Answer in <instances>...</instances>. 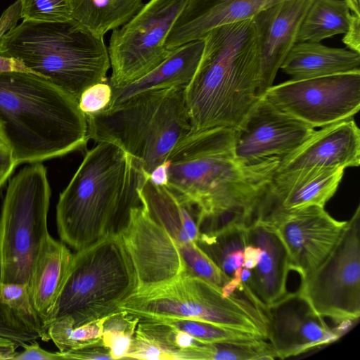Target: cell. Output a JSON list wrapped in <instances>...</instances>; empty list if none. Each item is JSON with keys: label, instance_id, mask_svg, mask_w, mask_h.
<instances>
[{"label": "cell", "instance_id": "obj_42", "mask_svg": "<svg viewBox=\"0 0 360 360\" xmlns=\"http://www.w3.org/2000/svg\"><path fill=\"white\" fill-rule=\"evenodd\" d=\"M17 165L18 163L11 150L8 148H0V188Z\"/></svg>", "mask_w": 360, "mask_h": 360}, {"label": "cell", "instance_id": "obj_4", "mask_svg": "<svg viewBox=\"0 0 360 360\" xmlns=\"http://www.w3.org/2000/svg\"><path fill=\"white\" fill-rule=\"evenodd\" d=\"M202 39L200 60L184 91L191 131L235 129L259 96L253 18L215 27Z\"/></svg>", "mask_w": 360, "mask_h": 360}, {"label": "cell", "instance_id": "obj_14", "mask_svg": "<svg viewBox=\"0 0 360 360\" xmlns=\"http://www.w3.org/2000/svg\"><path fill=\"white\" fill-rule=\"evenodd\" d=\"M314 131L311 126L278 109L259 96L233 129V150L246 165L282 158L296 149Z\"/></svg>", "mask_w": 360, "mask_h": 360}, {"label": "cell", "instance_id": "obj_12", "mask_svg": "<svg viewBox=\"0 0 360 360\" xmlns=\"http://www.w3.org/2000/svg\"><path fill=\"white\" fill-rule=\"evenodd\" d=\"M281 111L315 127L350 119L360 109V71L290 79L262 95Z\"/></svg>", "mask_w": 360, "mask_h": 360}, {"label": "cell", "instance_id": "obj_5", "mask_svg": "<svg viewBox=\"0 0 360 360\" xmlns=\"http://www.w3.org/2000/svg\"><path fill=\"white\" fill-rule=\"evenodd\" d=\"M0 55L18 59L77 101L89 86L107 81L110 68L104 37L74 18L22 20L1 37Z\"/></svg>", "mask_w": 360, "mask_h": 360}, {"label": "cell", "instance_id": "obj_41", "mask_svg": "<svg viewBox=\"0 0 360 360\" xmlns=\"http://www.w3.org/2000/svg\"><path fill=\"white\" fill-rule=\"evenodd\" d=\"M342 42L347 48L360 53V16L352 13V19Z\"/></svg>", "mask_w": 360, "mask_h": 360}, {"label": "cell", "instance_id": "obj_2", "mask_svg": "<svg viewBox=\"0 0 360 360\" xmlns=\"http://www.w3.org/2000/svg\"><path fill=\"white\" fill-rule=\"evenodd\" d=\"M141 165L117 146L98 142L88 150L56 205L62 242L78 251L120 235L141 206Z\"/></svg>", "mask_w": 360, "mask_h": 360}, {"label": "cell", "instance_id": "obj_11", "mask_svg": "<svg viewBox=\"0 0 360 360\" xmlns=\"http://www.w3.org/2000/svg\"><path fill=\"white\" fill-rule=\"evenodd\" d=\"M187 0H149L127 22L112 31L108 51L110 86L145 75L171 53L166 39Z\"/></svg>", "mask_w": 360, "mask_h": 360}, {"label": "cell", "instance_id": "obj_38", "mask_svg": "<svg viewBox=\"0 0 360 360\" xmlns=\"http://www.w3.org/2000/svg\"><path fill=\"white\" fill-rule=\"evenodd\" d=\"M169 359L168 355L153 343L135 335L124 359Z\"/></svg>", "mask_w": 360, "mask_h": 360}, {"label": "cell", "instance_id": "obj_25", "mask_svg": "<svg viewBox=\"0 0 360 360\" xmlns=\"http://www.w3.org/2000/svg\"><path fill=\"white\" fill-rule=\"evenodd\" d=\"M138 193L146 213L174 240L196 242L200 235L196 214L170 190L154 184L144 173Z\"/></svg>", "mask_w": 360, "mask_h": 360}, {"label": "cell", "instance_id": "obj_29", "mask_svg": "<svg viewBox=\"0 0 360 360\" xmlns=\"http://www.w3.org/2000/svg\"><path fill=\"white\" fill-rule=\"evenodd\" d=\"M276 355L265 340L198 342L181 354V360H273Z\"/></svg>", "mask_w": 360, "mask_h": 360}, {"label": "cell", "instance_id": "obj_3", "mask_svg": "<svg viewBox=\"0 0 360 360\" xmlns=\"http://www.w3.org/2000/svg\"><path fill=\"white\" fill-rule=\"evenodd\" d=\"M0 128L18 165L82 150L90 139L78 101L30 72H0Z\"/></svg>", "mask_w": 360, "mask_h": 360}, {"label": "cell", "instance_id": "obj_36", "mask_svg": "<svg viewBox=\"0 0 360 360\" xmlns=\"http://www.w3.org/2000/svg\"><path fill=\"white\" fill-rule=\"evenodd\" d=\"M20 10V1L16 0L2 13L0 16V40L8 31L17 25L18 21L21 18ZM13 71L34 74L18 59L0 55V72Z\"/></svg>", "mask_w": 360, "mask_h": 360}, {"label": "cell", "instance_id": "obj_23", "mask_svg": "<svg viewBox=\"0 0 360 360\" xmlns=\"http://www.w3.org/2000/svg\"><path fill=\"white\" fill-rule=\"evenodd\" d=\"M72 257L66 244L49 235L33 264L28 285L35 308L47 330Z\"/></svg>", "mask_w": 360, "mask_h": 360}, {"label": "cell", "instance_id": "obj_16", "mask_svg": "<svg viewBox=\"0 0 360 360\" xmlns=\"http://www.w3.org/2000/svg\"><path fill=\"white\" fill-rule=\"evenodd\" d=\"M269 340L276 357L285 359L326 346L344 334L330 328L297 291L266 307Z\"/></svg>", "mask_w": 360, "mask_h": 360}, {"label": "cell", "instance_id": "obj_30", "mask_svg": "<svg viewBox=\"0 0 360 360\" xmlns=\"http://www.w3.org/2000/svg\"><path fill=\"white\" fill-rule=\"evenodd\" d=\"M0 297L16 321L38 339L49 341L48 330L35 308L28 283H1Z\"/></svg>", "mask_w": 360, "mask_h": 360}, {"label": "cell", "instance_id": "obj_40", "mask_svg": "<svg viewBox=\"0 0 360 360\" xmlns=\"http://www.w3.org/2000/svg\"><path fill=\"white\" fill-rule=\"evenodd\" d=\"M23 351L17 352L13 360H65V356L60 351L48 352L40 347L34 340L25 343Z\"/></svg>", "mask_w": 360, "mask_h": 360}, {"label": "cell", "instance_id": "obj_7", "mask_svg": "<svg viewBox=\"0 0 360 360\" xmlns=\"http://www.w3.org/2000/svg\"><path fill=\"white\" fill-rule=\"evenodd\" d=\"M137 290L135 269L120 235H109L73 253L51 323L66 317L77 326L102 319L119 311Z\"/></svg>", "mask_w": 360, "mask_h": 360}, {"label": "cell", "instance_id": "obj_31", "mask_svg": "<svg viewBox=\"0 0 360 360\" xmlns=\"http://www.w3.org/2000/svg\"><path fill=\"white\" fill-rule=\"evenodd\" d=\"M104 317L74 326L68 318L53 321L48 335L60 352H67L95 344L101 340Z\"/></svg>", "mask_w": 360, "mask_h": 360}, {"label": "cell", "instance_id": "obj_35", "mask_svg": "<svg viewBox=\"0 0 360 360\" xmlns=\"http://www.w3.org/2000/svg\"><path fill=\"white\" fill-rule=\"evenodd\" d=\"M112 89L108 79L86 88L81 94L79 108L86 115L91 116L105 110L110 104Z\"/></svg>", "mask_w": 360, "mask_h": 360}, {"label": "cell", "instance_id": "obj_8", "mask_svg": "<svg viewBox=\"0 0 360 360\" xmlns=\"http://www.w3.org/2000/svg\"><path fill=\"white\" fill-rule=\"evenodd\" d=\"M139 319H192L262 335L267 316L243 288L229 297L221 288L197 276L182 275L167 283L136 291L119 306Z\"/></svg>", "mask_w": 360, "mask_h": 360}, {"label": "cell", "instance_id": "obj_21", "mask_svg": "<svg viewBox=\"0 0 360 360\" xmlns=\"http://www.w3.org/2000/svg\"><path fill=\"white\" fill-rule=\"evenodd\" d=\"M246 232L248 245L259 247L262 253L245 283L266 308L288 292L287 280L291 271L288 255L272 225L254 220Z\"/></svg>", "mask_w": 360, "mask_h": 360}, {"label": "cell", "instance_id": "obj_44", "mask_svg": "<svg viewBox=\"0 0 360 360\" xmlns=\"http://www.w3.org/2000/svg\"><path fill=\"white\" fill-rule=\"evenodd\" d=\"M262 250L257 246L247 245L243 250V266L248 269H253L258 263Z\"/></svg>", "mask_w": 360, "mask_h": 360}, {"label": "cell", "instance_id": "obj_28", "mask_svg": "<svg viewBox=\"0 0 360 360\" xmlns=\"http://www.w3.org/2000/svg\"><path fill=\"white\" fill-rule=\"evenodd\" d=\"M247 228L215 233H200L197 245L229 277L243 266V250L248 245Z\"/></svg>", "mask_w": 360, "mask_h": 360}, {"label": "cell", "instance_id": "obj_1", "mask_svg": "<svg viewBox=\"0 0 360 360\" xmlns=\"http://www.w3.org/2000/svg\"><path fill=\"white\" fill-rule=\"evenodd\" d=\"M281 158L246 165L233 150V129L191 131L172 148L166 187L193 210L200 233L243 228L257 207Z\"/></svg>", "mask_w": 360, "mask_h": 360}, {"label": "cell", "instance_id": "obj_34", "mask_svg": "<svg viewBox=\"0 0 360 360\" xmlns=\"http://www.w3.org/2000/svg\"><path fill=\"white\" fill-rule=\"evenodd\" d=\"M23 20L61 22L72 19V0H20Z\"/></svg>", "mask_w": 360, "mask_h": 360}, {"label": "cell", "instance_id": "obj_33", "mask_svg": "<svg viewBox=\"0 0 360 360\" xmlns=\"http://www.w3.org/2000/svg\"><path fill=\"white\" fill-rule=\"evenodd\" d=\"M153 319L161 321L178 330L184 331L202 343L248 341L262 339L259 336L248 332L224 328L197 319L178 318Z\"/></svg>", "mask_w": 360, "mask_h": 360}, {"label": "cell", "instance_id": "obj_22", "mask_svg": "<svg viewBox=\"0 0 360 360\" xmlns=\"http://www.w3.org/2000/svg\"><path fill=\"white\" fill-rule=\"evenodd\" d=\"M203 46V39L177 46L161 63L141 77L127 84L111 86L112 100L105 110L117 108L141 92L169 88L186 89L196 71Z\"/></svg>", "mask_w": 360, "mask_h": 360}, {"label": "cell", "instance_id": "obj_13", "mask_svg": "<svg viewBox=\"0 0 360 360\" xmlns=\"http://www.w3.org/2000/svg\"><path fill=\"white\" fill-rule=\"evenodd\" d=\"M255 220L274 226L287 251L290 270L300 274V282L329 254L346 224L319 205L274 210Z\"/></svg>", "mask_w": 360, "mask_h": 360}, {"label": "cell", "instance_id": "obj_10", "mask_svg": "<svg viewBox=\"0 0 360 360\" xmlns=\"http://www.w3.org/2000/svg\"><path fill=\"white\" fill-rule=\"evenodd\" d=\"M360 208L322 262L300 282L298 293L343 333L360 316Z\"/></svg>", "mask_w": 360, "mask_h": 360}, {"label": "cell", "instance_id": "obj_18", "mask_svg": "<svg viewBox=\"0 0 360 360\" xmlns=\"http://www.w3.org/2000/svg\"><path fill=\"white\" fill-rule=\"evenodd\" d=\"M343 167H307L276 172L261 200L255 219L274 210L324 207L343 177Z\"/></svg>", "mask_w": 360, "mask_h": 360}, {"label": "cell", "instance_id": "obj_32", "mask_svg": "<svg viewBox=\"0 0 360 360\" xmlns=\"http://www.w3.org/2000/svg\"><path fill=\"white\" fill-rule=\"evenodd\" d=\"M139 318L119 310L104 317L101 340L112 359H124L137 328Z\"/></svg>", "mask_w": 360, "mask_h": 360}, {"label": "cell", "instance_id": "obj_6", "mask_svg": "<svg viewBox=\"0 0 360 360\" xmlns=\"http://www.w3.org/2000/svg\"><path fill=\"white\" fill-rule=\"evenodd\" d=\"M184 91L141 92L112 110L86 116L89 139L117 146L139 161L149 176L191 131Z\"/></svg>", "mask_w": 360, "mask_h": 360}, {"label": "cell", "instance_id": "obj_17", "mask_svg": "<svg viewBox=\"0 0 360 360\" xmlns=\"http://www.w3.org/2000/svg\"><path fill=\"white\" fill-rule=\"evenodd\" d=\"M313 1L284 0L252 18L258 44V96L273 85L283 60L298 42L301 25Z\"/></svg>", "mask_w": 360, "mask_h": 360}, {"label": "cell", "instance_id": "obj_26", "mask_svg": "<svg viewBox=\"0 0 360 360\" xmlns=\"http://www.w3.org/2000/svg\"><path fill=\"white\" fill-rule=\"evenodd\" d=\"M143 0H72V17L90 32L104 37L131 19Z\"/></svg>", "mask_w": 360, "mask_h": 360}, {"label": "cell", "instance_id": "obj_45", "mask_svg": "<svg viewBox=\"0 0 360 360\" xmlns=\"http://www.w3.org/2000/svg\"><path fill=\"white\" fill-rule=\"evenodd\" d=\"M350 11L356 15L360 16V0H345Z\"/></svg>", "mask_w": 360, "mask_h": 360}, {"label": "cell", "instance_id": "obj_15", "mask_svg": "<svg viewBox=\"0 0 360 360\" xmlns=\"http://www.w3.org/2000/svg\"><path fill=\"white\" fill-rule=\"evenodd\" d=\"M120 235L135 269L137 291L186 275L184 243L177 242L153 221L141 205L131 210L129 222Z\"/></svg>", "mask_w": 360, "mask_h": 360}, {"label": "cell", "instance_id": "obj_20", "mask_svg": "<svg viewBox=\"0 0 360 360\" xmlns=\"http://www.w3.org/2000/svg\"><path fill=\"white\" fill-rule=\"evenodd\" d=\"M284 0H187L166 39L167 49L201 39L211 30L253 18Z\"/></svg>", "mask_w": 360, "mask_h": 360}, {"label": "cell", "instance_id": "obj_39", "mask_svg": "<svg viewBox=\"0 0 360 360\" xmlns=\"http://www.w3.org/2000/svg\"><path fill=\"white\" fill-rule=\"evenodd\" d=\"M62 353L65 359L112 360L108 348L103 344L102 340L76 350Z\"/></svg>", "mask_w": 360, "mask_h": 360}, {"label": "cell", "instance_id": "obj_19", "mask_svg": "<svg viewBox=\"0 0 360 360\" xmlns=\"http://www.w3.org/2000/svg\"><path fill=\"white\" fill-rule=\"evenodd\" d=\"M360 165V131L352 118L314 131L280 160L276 172L307 167H351Z\"/></svg>", "mask_w": 360, "mask_h": 360}, {"label": "cell", "instance_id": "obj_27", "mask_svg": "<svg viewBox=\"0 0 360 360\" xmlns=\"http://www.w3.org/2000/svg\"><path fill=\"white\" fill-rule=\"evenodd\" d=\"M352 15L345 0H314L301 25L297 41L321 42L345 34Z\"/></svg>", "mask_w": 360, "mask_h": 360}, {"label": "cell", "instance_id": "obj_43", "mask_svg": "<svg viewBox=\"0 0 360 360\" xmlns=\"http://www.w3.org/2000/svg\"><path fill=\"white\" fill-rule=\"evenodd\" d=\"M168 160L157 166L149 175L150 181L157 186H166L168 183Z\"/></svg>", "mask_w": 360, "mask_h": 360}, {"label": "cell", "instance_id": "obj_24", "mask_svg": "<svg viewBox=\"0 0 360 360\" xmlns=\"http://www.w3.org/2000/svg\"><path fill=\"white\" fill-rule=\"evenodd\" d=\"M280 69L293 80L356 72L360 71V53L321 42H297Z\"/></svg>", "mask_w": 360, "mask_h": 360}, {"label": "cell", "instance_id": "obj_9", "mask_svg": "<svg viewBox=\"0 0 360 360\" xmlns=\"http://www.w3.org/2000/svg\"><path fill=\"white\" fill-rule=\"evenodd\" d=\"M51 188L40 162L24 167L10 181L0 216V274L3 283H29L32 269L50 235Z\"/></svg>", "mask_w": 360, "mask_h": 360}, {"label": "cell", "instance_id": "obj_37", "mask_svg": "<svg viewBox=\"0 0 360 360\" xmlns=\"http://www.w3.org/2000/svg\"><path fill=\"white\" fill-rule=\"evenodd\" d=\"M0 274V285H1ZM0 338L15 342L19 347L25 343L38 339L34 334L26 330L12 316L0 297Z\"/></svg>", "mask_w": 360, "mask_h": 360}, {"label": "cell", "instance_id": "obj_46", "mask_svg": "<svg viewBox=\"0 0 360 360\" xmlns=\"http://www.w3.org/2000/svg\"><path fill=\"white\" fill-rule=\"evenodd\" d=\"M0 148H8L0 128Z\"/></svg>", "mask_w": 360, "mask_h": 360}]
</instances>
